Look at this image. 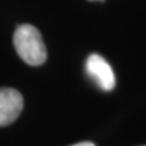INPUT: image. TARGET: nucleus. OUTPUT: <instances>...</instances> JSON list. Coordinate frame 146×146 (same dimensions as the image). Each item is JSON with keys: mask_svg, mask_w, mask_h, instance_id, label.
<instances>
[{"mask_svg": "<svg viewBox=\"0 0 146 146\" xmlns=\"http://www.w3.org/2000/svg\"><path fill=\"white\" fill-rule=\"evenodd\" d=\"M72 146H95L93 143H90V141H83V143H78L76 145H72Z\"/></svg>", "mask_w": 146, "mask_h": 146, "instance_id": "4", "label": "nucleus"}, {"mask_svg": "<svg viewBox=\"0 0 146 146\" xmlns=\"http://www.w3.org/2000/svg\"><path fill=\"white\" fill-rule=\"evenodd\" d=\"M13 45L18 56L31 66H40L46 61V48L34 26H18L13 33Z\"/></svg>", "mask_w": 146, "mask_h": 146, "instance_id": "1", "label": "nucleus"}, {"mask_svg": "<svg viewBox=\"0 0 146 146\" xmlns=\"http://www.w3.org/2000/svg\"><path fill=\"white\" fill-rule=\"evenodd\" d=\"M23 108V98L13 88H0V127L13 123Z\"/></svg>", "mask_w": 146, "mask_h": 146, "instance_id": "3", "label": "nucleus"}, {"mask_svg": "<svg viewBox=\"0 0 146 146\" xmlns=\"http://www.w3.org/2000/svg\"><path fill=\"white\" fill-rule=\"evenodd\" d=\"M89 1H104V0H89Z\"/></svg>", "mask_w": 146, "mask_h": 146, "instance_id": "5", "label": "nucleus"}, {"mask_svg": "<svg viewBox=\"0 0 146 146\" xmlns=\"http://www.w3.org/2000/svg\"><path fill=\"white\" fill-rule=\"evenodd\" d=\"M85 71L99 88L110 91L116 85V77L112 67L99 54H91L85 62Z\"/></svg>", "mask_w": 146, "mask_h": 146, "instance_id": "2", "label": "nucleus"}]
</instances>
